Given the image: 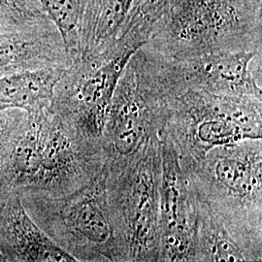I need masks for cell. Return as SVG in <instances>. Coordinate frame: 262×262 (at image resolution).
I'll return each mask as SVG.
<instances>
[{"label":"cell","instance_id":"obj_1","mask_svg":"<svg viewBox=\"0 0 262 262\" xmlns=\"http://www.w3.org/2000/svg\"><path fill=\"white\" fill-rule=\"evenodd\" d=\"M105 155L86 148L51 109L21 117L0 149V185L59 196L88 184Z\"/></svg>","mask_w":262,"mask_h":262},{"label":"cell","instance_id":"obj_2","mask_svg":"<svg viewBox=\"0 0 262 262\" xmlns=\"http://www.w3.org/2000/svg\"><path fill=\"white\" fill-rule=\"evenodd\" d=\"M167 105L163 132L184 168L193 166L216 147L262 139V99L208 94L183 84L168 59L150 52Z\"/></svg>","mask_w":262,"mask_h":262},{"label":"cell","instance_id":"obj_3","mask_svg":"<svg viewBox=\"0 0 262 262\" xmlns=\"http://www.w3.org/2000/svg\"><path fill=\"white\" fill-rule=\"evenodd\" d=\"M184 170L247 260L261 261L262 139L216 147Z\"/></svg>","mask_w":262,"mask_h":262},{"label":"cell","instance_id":"obj_4","mask_svg":"<svg viewBox=\"0 0 262 262\" xmlns=\"http://www.w3.org/2000/svg\"><path fill=\"white\" fill-rule=\"evenodd\" d=\"M28 214L76 261L128 262L122 227L107 188V166L75 191L21 192Z\"/></svg>","mask_w":262,"mask_h":262},{"label":"cell","instance_id":"obj_5","mask_svg":"<svg viewBox=\"0 0 262 262\" xmlns=\"http://www.w3.org/2000/svg\"><path fill=\"white\" fill-rule=\"evenodd\" d=\"M173 60L262 52V0H180L144 46Z\"/></svg>","mask_w":262,"mask_h":262},{"label":"cell","instance_id":"obj_6","mask_svg":"<svg viewBox=\"0 0 262 262\" xmlns=\"http://www.w3.org/2000/svg\"><path fill=\"white\" fill-rule=\"evenodd\" d=\"M139 49L118 39L102 54L71 62L56 84L51 110L86 148L103 151L101 139L113 95L125 66Z\"/></svg>","mask_w":262,"mask_h":262},{"label":"cell","instance_id":"obj_7","mask_svg":"<svg viewBox=\"0 0 262 262\" xmlns=\"http://www.w3.org/2000/svg\"><path fill=\"white\" fill-rule=\"evenodd\" d=\"M167 115L164 94L141 48L131 56L113 95L101 139L107 166H122L159 136Z\"/></svg>","mask_w":262,"mask_h":262},{"label":"cell","instance_id":"obj_8","mask_svg":"<svg viewBox=\"0 0 262 262\" xmlns=\"http://www.w3.org/2000/svg\"><path fill=\"white\" fill-rule=\"evenodd\" d=\"M160 184L159 135L122 166H107L108 193L119 216L128 261H159Z\"/></svg>","mask_w":262,"mask_h":262},{"label":"cell","instance_id":"obj_9","mask_svg":"<svg viewBox=\"0 0 262 262\" xmlns=\"http://www.w3.org/2000/svg\"><path fill=\"white\" fill-rule=\"evenodd\" d=\"M161 151L159 261H195L197 207L193 187L173 143L159 132Z\"/></svg>","mask_w":262,"mask_h":262},{"label":"cell","instance_id":"obj_10","mask_svg":"<svg viewBox=\"0 0 262 262\" xmlns=\"http://www.w3.org/2000/svg\"><path fill=\"white\" fill-rule=\"evenodd\" d=\"M167 59L175 76L191 89L215 95L262 99L261 53H214L184 60Z\"/></svg>","mask_w":262,"mask_h":262},{"label":"cell","instance_id":"obj_11","mask_svg":"<svg viewBox=\"0 0 262 262\" xmlns=\"http://www.w3.org/2000/svg\"><path fill=\"white\" fill-rule=\"evenodd\" d=\"M0 253L5 261H76L33 221L19 190L5 186H0Z\"/></svg>","mask_w":262,"mask_h":262},{"label":"cell","instance_id":"obj_12","mask_svg":"<svg viewBox=\"0 0 262 262\" xmlns=\"http://www.w3.org/2000/svg\"><path fill=\"white\" fill-rule=\"evenodd\" d=\"M70 64L61 36L53 23L0 33V77Z\"/></svg>","mask_w":262,"mask_h":262},{"label":"cell","instance_id":"obj_13","mask_svg":"<svg viewBox=\"0 0 262 262\" xmlns=\"http://www.w3.org/2000/svg\"><path fill=\"white\" fill-rule=\"evenodd\" d=\"M67 67L53 66L0 77V112L36 114L50 110L55 89Z\"/></svg>","mask_w":262,"mask_h":262},{"label":"cell","instance_id":"obj_14","mask_svg":"<svg viewBox=\"0 0 262 262\" xmlns=\"http://www.w3.org/2000/svg\"><path fill=\"white\" fill-rule=\"evenodd\" d=\"M133 2L134 0H86L79 58L98 56L116 44Z\"/></svg>","mask_w":262,"mask_h":262},{"label":"cell","instance_id":"obj_15","mask_svg":"<svg viewBox=\"0 0 262 262\" xmlns=\"http://www.w3.org/2000/svg\"><path fill=\"white\" fill-rule=\"evenodd\" d=\"M194 195L197 207L195 261H248L243 250L206 202L195 191Z\"/></svg>","mask_w":262,"mask_h":262},{"label":"cell","instance_id":"obj_16","mask_svg":"<svg viewBox=\"0 0 262 262\" xmlns=\"http://www.w3.org/2000/svg\"><path fill=\"white\" fill-rule=\"evenodd\" d=\"M37 1L57 28L70 61H75L80 56L81 29L86 0Z\"/></svg>","mask_w":262,"mask_h":262},{"label":"cell","instance_id":"obj_17","mask_svg":"<svg viewBox=\"0 0 262 262\" xmlns=\"http://www.w3.org/2000/svg\"><path fill=\"white\" fill-rule=\"evenodd\" d=\"M180 0H134L118 39L144 47L157 24Z\"/></svg>","mask_w":262,"mask_h":262},{"label":"cell","instance_id":"obj_18","mask_svg":"<svg viewBox=\"0 0 262 262\" xmlns=\"http://www.w3.org/2000/svg\"><path fill=\"white\" fill-rule=\"evenodd\" d=\"M53 23L37 0H0V33Z\"/></svg>","mask_w":262,"mask_h":262},{"label":"cell","instance_id":"obj_19","mask_svg":"<svg viewBox=\"0 0 262 262\" xmlns=\"http://www.w3.org/2000/svg\"><path fill=\"white\" fill-rule=\"evenodd\" d=\"M23 114L24 112L19 110H6L0 112V148L11 128L19 121Z\"/></svg>","mask_w":262,"mask_h":262},{"label":"cell","instance_id":"obj_20","mask_svg":"<svg viewBox=\"0 0 262 262\" xmlns=\"http://www.w3.org/2000/svg\"><path fill=\"white\" fill-rule=\"evenodd\" d=\"M0 261H5V260H4V258H3V256H2V254H1V253H0Z\"/></svg>","mask_w":262,"mask_h":262}]
</instances>
